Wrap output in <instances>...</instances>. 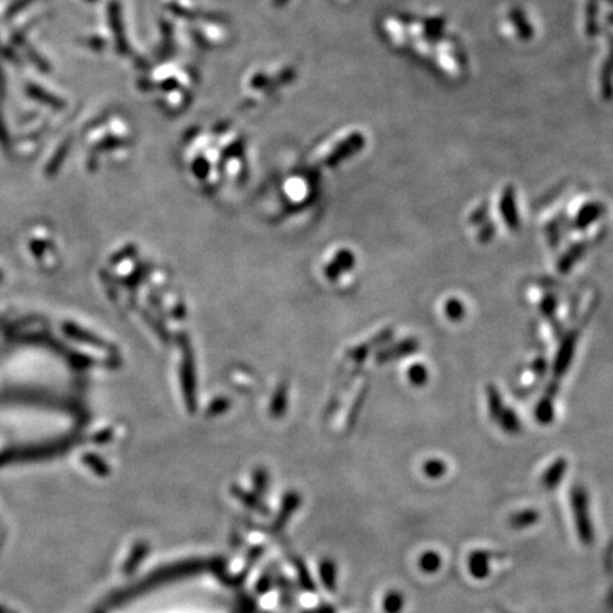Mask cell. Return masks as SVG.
I'll return each instance as SVG.
<instances>
[{"label": "cell", "instance_id": "14", "mask_svg": "<svg viewBox=\"0 0 613 613\" xmlns=\"http://www.w3.org/2000/svg\"><path fill=\"white\" fill-rule=\"evenodd\" d=\"M554 418L552 403L548 399H544L537 407V419L539 424H549Z\"/></svg>", "mask_w": 613, "mask_h": 613}, {"label": "cell", "instance_id": "10", "mask_svg": "<svg viewBox=\"0 0 613 613\" xmlns=\"http://www.w3.org/2000/svg\"><path fill=\"white\" fill-rule=\"evenodd\" d=\"M487 399H489V409L490 414L494 419H498V416L503 412V402H501V396L497 392V389L494 386H489L487 387Z\"/></svg>", "mask_w": 613, "mask_h": 613}, {"label": "cell", "instance_id": "4", "mask_svg": "<svg viewBox=\"0 0 613 613\" xmlns=\"http://www.w3.org/2000/svg\"><path fill=\"white\" fill-rule=\"evenodd\" d=\"M565 470H566V462L564 459L555 460L547 469V472L542 474V479H541L542 486L547 490H554V487H556L561 483L562 476L565 474Z\"/></svg>", "mask_w": 613, "mask_h": 613}, {"label": "cell", "instance_id": "12", "mask_svg": "<svg viewBox=\"0 0 613 613\" xmlns=\"http://www.w3.org/2000/svg\"><path fill=\"white\" fill-rule=\"evenodd\" d=\"M446 463L438 459H432L428 460L424 466V472L426 476H429L431 479H440L445 473H446Z\"/></svg>", "mask_w": 613, "mask_h": 613}, {"label": "cell", "instance_id": "8", "mask_svg": "<svg viewBox=\"0 0 613 613\" xmlns=\"http://www.w3.org/2000/svg\"><path fill=\"white\" fill-rule=\"evenodd\" d=\"M442 558L435 551H426L419 558V568L426 573H435L440 569Z\"/></svg>", "mask_w": 613, "mask_h": 613}, {"label": "cell", "instance_id": "7", "mask_svg": "<svg viewBox=\"0 0 613 613\" xmlns=\"http://www.w3.org/2000/svg\"><path fill=\"white\" fill-rule=\"evenodd\" d=\"M539 518V514L535 510H525V511H520L517 514H514L510 518V524L513 528L521 530V528H527L530 525H534Z\"/></svg>", "mask_w": 613, "mask_h": 613}, {"label": "cell", "instance_id": "17", "mask_svg": "<svg viewBox=\"0 0 613 613\" xmlns=\"http://www.w3.org/2000/svg\"><path fill=\"white\" fill-rule=\"evenodd\" d=\"M411 380L416 385H424L428 380V370L424 365H415L411 372H409Z\"/></svg>", "mask_w": 613, "mask_h": 613}, {"label": "cell", "instance_id": "5", "mask_svg": "<svg viewBox=\"0 0 613 613\" xmlns=\"http://www.w3.org/2000/svg\"><path fill=\"white\" fill-rule=\"evenodd\" d=\"M573 346H575V337L572 335L564 342V345L559 349L558 359L555 361V373H558V376H561L565 372V369L569 366L571 358L573 355Z\"/></svg>", "mask_w": 613, "mask_h": 613}, {"label": "cell", "instance_id": "9", "mask_svg": "<svg viewBox=\"0 0 613 613\" xmlns=\"http://www.w3.org/2000/svg\"><path fill=\"white\" fill-rule=\"evenodd\" d=\"M500 419V425L501 428L507 432V433H517L520 431V422L518 418L515 416V414L510 409H503L501 415L498 416Z\"/></svg>", "mask_w": 613, "mask_h": 613}, {"label": "cell", "instance_id": "6", "mask_svg": "<svg viewBox=\"0 0 613 613\" xmlns=\"http://www.w3.org/2000/svg\"><path fill=\"white\" fill-rule=\"evenodd\" d=\"M602 212H603L602 204H599V203L588 204V206H585L576 218V222H575L576 229H585L588 225L593 223L600 216Z\"/></svg>", "mask_w": 613, "mask_h": 613}, {"label": "cell", "instance_id": "16", "mask_svg": "<svg viewBox=\"0 0 613 613\" xmlns=\"http://www.w3.org/2000/svg\"><path fill=\"white\" fill-rule=\"evenodd\" d=\"M446 314L450 320L459 321L465 315V307L459 300H450L446 304Z\"/></svg>", "mask_w": 613, "mask_h": 613}, {"label": "cell", "instance_id": "1", "mask_svg": "<svg viewBox=\"0 0 613 613\" xmlns=\"http://www.w3.org/2000/svg\"><path fill=\"white\" fill-rule=\"evenodd\" d=\"M572 510L575 515V524L578 528V537L585 545L593 541V528L589 518V503L588 494L583 487L578 486L572 491Z\"/></svg>", "mask_w": 613, "mask_h": 613}, {"label": "cell", "instance_id": "15", "mask_svg": "<svg viewBox=\"0 0 613 613\" xmlns=\"http://www.w3.org/2000/svg\"><path fill=\"white\" fill-rule=\"evenodd\" d=\"M403 607V596L399 592H392L385 597V610L387 613H399Z\"/></svg>", "mask_w": 613, "mask_h": 613}, {"label": "cell", "instance_id": "3", "mask_svg": "<svg viewBox=\"0 0 613 613\" xmlns=\"http://www.w3.org/2000/svg\"><path fill=\"white\" fill-rule=\"evenodd\" d=\"M501 212H503V218H504L506 223L508 225V228L511 230H517L520 226V221H518V214H517V208H515V199H514L513 189H508L503 196Z\"/></svg>", "mask_w": 613, "mask_h": 613}, {"label": "cell", "instance_id": "13", "mask_svg": "<svg viewBox=\"0 0 613 613\" xmlns=\"http://www.w3.org/2000/svg\"><path fill=\"white\" fill-rule=\"evenodd\" d=\"M585 252V246L583 245H576L573 246L562 259L559 263V269L561 270H569L572 267V264L576 262V259H579Z\"/></svg>", "mask_w": 613, "mask_h": 613}, {"label": "cell", "instance_id": "11", "mask_svg": "<svg viewBox=\"0 0 613 613\" xmlns=\"http://www.w3.org/2000/svg\"><path fill=\"white\" fill-rule=\"evenodd\" d=\"M416 349H418V342H416L415 339H407L406 342H402L399 346L392 348V349L389 351V354H386L385 356H386V359L396 358V356L400 358V356H403V355L414 354Z\"/></svg>", "mask_w": 613, "mask_h": 613}, {"label": "cell", "instance_id": "2", "mask_svg": "<svg viewBox=\"0 0 613 613\" xmlns=\"http://www.w3.org/2000/svg\"><path fill=\"white\" fill-rule=\"evenodd\" d=\"M491 554L487 551H474L469 558V571L476 579H484L490 573Z\"/></svg>", "mask_w": 613, "mask_h": 613}]
</instances>
